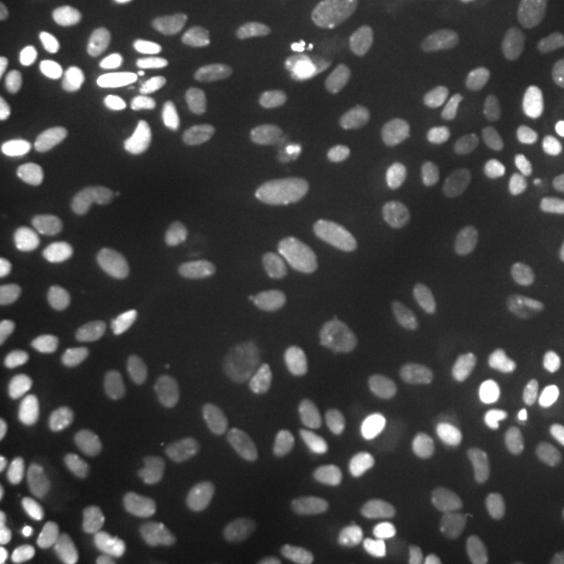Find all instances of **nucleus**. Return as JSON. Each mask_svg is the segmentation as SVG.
Returning <instances> with one entry per match:
<instances>
[{"label": "nucleus", "instance_id": "obj_9", "mask_svg": "<svg viewBox=\"0 0 564 564\" xmlns=\"http://www.w3.org/2000/svg\"><path fill=\"white\" fill-rule=\"evenodd\" d=\"M463 134L449 128H421L405 132L391 142L389 158L403 165L442 162L458 155L464 149Z\"/></svg>", "mask_w": 564, "mask_h": 564}, {"label": "nucleus", "instance_id": "obj_32", "mask_svg": "<svg viewBox=\"0 0 564 564\" xmlns=\"http://www.w3.org/2000/svg\"><path fill=\"white\" fill-rule=\"evenodd\" d=\"M78 76H80L82 86H84L88 99L97 102L99 107H113L120 99L118 82L113 80V76L99 65L82 63Z\"/></svg>", "mask_w": 564, "mask_h": 564}, {"label": "nucleus", "instance_id": "obj_6", "mask_svg": "<svg viewBox=\"0 0 564 564\" xmlns=\"http://www.w3.org/2000/svg\"><path fill=\"white\" fill-rule=\"evenodd\" d=\"M510 393L535 410H564V358L529 364L512 379Z\"/></svg>", "mask_w": 564, "mask_h": 564}, {"label": "nucleus", "instance_id": "obj_19", "mask_svg": "<svg viewBox=\"0 0 564 564\" xmlns=\"http://www.w3.org/2000/svg\"><path fill=\"white\" fill-rule=\"evenodd\" d=\"M542 65V57L521 44H494L473 61V74L481 80L508 74H529Z\"/></svg>", "mask_w": 564, "mask_h": 564}, {"label": "nucleus", "instance_id": "obj_36", "mask_svg": "<svg viewBox=\"0 0 564 564\" xmlns=\"http://www.w3.org/2000/svg\"><path fill=\"white\" fill-rule=\"evenodd\" d=\"M207 207L214 216H218L220 220H226V223H241V220L251 218V214H253L251 203L235 191L212 193V197L207 199Z\"/></svg>", "mask_w": 564, "mask_h": 564}, {"label": "nucleus", "instance_id": "obj_28", "mask_svg": "<svg viewBox=\"0 0 564 564\" xmlns=\"http://www.w3.org/2000/svg\"><path fill=\"white\" fill-rule=\"evenodd\" d=\"M272 130L282 139H318L333 134L337 130V123L318 113H295L276 118L272 123Z\"/></svg>", "mask_w": 564, "mask_h": 564}, {"label": "nucleus", "instance_id": "obj_21", "mask_svg": "<svg viewBox=\"0 0 564 564\" xmlns=\"http://www.w3.org/2000/svg\"><path fill=\"white\" fill-rule=\"evenodd\" d=\"M167 163L170 151L162 137L153 132H142L128 147L123 176L134 184H151L162 178Z\"/></svg>", "mask_w": 564, "mask_h": 564}, {"label": "nucleus", "instance_id": "obj_2", "mask_svg": "<svg viewBox=\"0 0 564 564\" xmlns=\"http://www.w3.org/2000/svg\"><path fill=\"white\" fill-rule=\"evenodd\" d=\"M195 524L205 542L232 558H249L260 545V535L249 512L220 496H207L195 508Z\"/></svg>", "mask_w": 564, "mask_h": 564}, {"label": "nucleus", "instance_id": "obj_39", "mask_svg": "<svg viewBox=\"0 0 564 564\" xmlns=\"http://www.w3.org/2000/svg\"><path fill=\"white\" fill-rule=\"evenodd\" d=\"M18 34V21L7 7H0V41L9 42Z\"/></svg>", "mask_w": 564, "mask_h": 564}, {"label": "nucleus", "instance_id": "obj_26", "mask_svg": "<svg viewBox=\"0 0 564 564\" xmlns=\"http://www.w3.org/2000/svg\"><path fill=\"white\" fill-rule=\"evenodd\" d=\"M521 212L531 218H547L564 212V182L542 181L527 184L519 195Z\"/></svg>", "mask_w": 564, "mask_h": 564}, {"label": "nucleus", "instance_id": "obj_30", "mask_svg": "<svg viewBox=\"0 0 564 564\" xmlns=\"http://www.w3.org/2000/svg\"><path fill=\"white\" fill-rule=\"evenodd\" d=\"M44 172V149L41 142L23 141L11 153V176L23 188L34 186Z\"/></svg>", "mask_w": 564, "mask_h": 564}, {"label": "nucleus", "instance_id": "obj_14", "mask_svg": "<svg viewBox=\"0 0 564 564\" xmlns=\"http://www.w3.org/2000/svg\"><path fill=\"white\" fill-rule=\"evenodd\" d=\"M223 82L220 63L209 55H197L186 61L176 84L174 102L182 113H197L212 101Z\"/></svg>", "mask_w": 564, "mask_h": 564}, {"label": "nucleus", "instance_id": "obj_4", "mask_svg": "<svg viewBox=\"0 0 564 564\" xmlns=\"http://www.w3.org/2000/svg\"><path fill=\"white\" fill-rule=\"evenodd\" d=\"M431 545V531L416 521H387L364 527L358 547L375 558H408Z\"/></svg>", "mask_w": 564, "mask_h": 564}, {"label": "nucleus", "instance_id": "obj_15", "mask_svg": "<svg viewBox=\"0 0 564 564\" xmlns=\"http://www.w3.org/2000/svg\"><path fill=\"white\" fill-rule=\"evenodd\" d=\"M147 510V496L137 485L113 484L105 485L95 491L88 502L86 512L95 523L105 527H118L139 519Z\"/></svg>", "mask_w": 564, "mask_h": 564}, {"label": "nucleus", "instance_id": "obj_43", "mask_svg": "<svg viewBox=\"0 0 564 564\" xmlns=\"http://www.w3.org/2000/svg\"><path fill=\"white\" fill-rule=\"evenodd\" d=\"M556 321L564 324V297L558 302V305H556Z\"/></svg>", "mask_w": 564, "mask_h": 564}, {"label": "nucleus", "instance_id": "obj_10", "mask_svg": "<svg viewBox=\"0 0 564 564\" xmlns=\"http://www.w3.org/2000/svg\"><path fill=\"white\" fill-rule=\"evenodd\" d=\"M28 485L39 502L61 505L78 494L80 475L59 456L41 454L28 466Z\"/></svg>", "mask_w": 564, "mask_h": 564}, {"label": "nucleus", "instance_id": "obj_5", "mask_svg": "<svg viewBox=\"0 0 564 564\" xmlns=\"http://www.w3.org/2000/svg\"><path fill=\"white\" fill-rule=\"evenodd\" d=\"M375 39H377V34L372 28L356 25V28L341 30V32L314 34L305 41L303 51L310 59L316 61L326 69L341 72V69H351L358 63H362Z\"/></svg>", "mask_w": 564, "mask_h": 564}, {"label": "nucleus", "instance_id": "obj_38", "mask_svg": "<svg viewBox=\"0 0 564 564\" xmlns=\"http://www.w3.org/2000/svg\"><path fill=\"white\" fill-rule=\"evenodd\" d=\"M23 529L11 517H0V554H11L20 547Z\"/></svg>", "mask_w": 564, "mask_h": 564}, {"label": "nucleus", "instance_id": "obj_3", "mask_svg": "<svg viewBox=\"0 0 564 564\" xmlns=\"http://www.w3.org/2000/svg\"><path fill=\"white\" fill-rule=\"evenodd\" d=\"M303 262L297 247L279 241L262 274L249 282V300L263 310H281L293 302L302 289Z\"/></svg>", "mask_w": 564, "mask_h": 564}, {"label": "nucleus", "instance_id": "obj_42", "mask_svg": "<svg viewBox=\"0 0 564 564\" xmlns=\"http://www.w3.org/2000/svg\"><path fill=\"white\" fill-rule=\"evenodd\" d=\"M554 498H556V505L564 512V479L561 484L556 485V494H554Z\"/></svg>", "mask_w": 564, "mask_h": 564}, {"label": "nucleus", "instance_id": "obj_44", "mask_svg": "<svg viewBox=\"0 0 564 564\" xmlns=\"http://www.w3.org/2000/svg\"><path fill=\"white\" fill-rule=\"evenodd\" d=\"M276 151H289V144H286V142H279V144H276Z\"/></svg>", "mask_w": 564, "mask_h": 564}, {"label": "nucleus", "instance_id": "obj_11", "mask_svg": "<svg viewBox=\"0 0 564 564\" xmlns=\"http://www.w3.org/2000/svg\"><path fill=\"white\" fill-rule=\"evenodd\" d=\"M63 447L78 466L97 473L116 468L126 456V447L120 437L105 429L72 431L69 435H65Z\"/></svg>", "mask_w": 564, "mask_h": 564}, {"label": "nucleus", "instance_id": "obj_27", "mask_svg": "<svg viewBox=\"0 0 564 564\" xmlns=\"http://www.w3.org/2000/svg\"><path fill=\"white\" fill-rule=\"evenodd\" d=\"M80 141L102 160H116L126 151V139L111 121L88 120L80 126Z\"/></svg>", "mask_w": 564, "mask_h": 564}, {"label": "nucleus", "instance_id": "obj_37", "mask_svg": "<svg viewBox=\"0 0 564 564\" xmlns=\"http://www.w3.org/2000/svg\"><path fill=\"white\" fill-rule=\"evenodd\" d=\"M21 230L20 212L7 195H0V241H13Z\"/></svg>", "mask_w": 564, "mask_h": 564}, {"label": "nucleus", "instance_id": "obj_8", "mask_svg": "<svg viewBox=\"0 0 564 564\" xmlns=\"http://www.w3.org/2000/svg\"><path fill=\"white\" fill-rule=\"evenodd\" d=\"M500 274L508 286L519 291L558 289L564 281V260L550 249H523L506 258Z\"/></svg>", "mask_w": 564, "mask_h": 564}, {"label": "nucleus", "instance_id": "obj_29", "mask_svg": "<svg viewBox=\"0 0 564 564\" xmlns=\"http://www.w3.org/2000/svg\"><path fill=\"white\" fill-rule=\"evenodd\" d=\"M265 93L270 101L289 109H314L324 101V95L318 88L302 82L282 80V78L270 82Z\"/></svg>", "mask_w": 564, "mask_h": 564}, {"label": "nucleus", "instance_id": "obj_31", "mask_svg": "<svg viewBox=\"0 0 564 564\" xmlns=\"http://www.w3.org/2000/svg\"><path fill=\"white\" fill-rule=\"evenodd\" d=\"M330 167H333V158L328 153H307L282 170L281 186L291 191L302 188L310 182L323 178Z\"/></svg>", "mask_w": 564, "mask_h": 564}, {"label": "nucleus", "instance_id": "obj_35", "mask_svg": "<svg viewBox=\"0 0 564 564\" xmlns=\"http://www.w3.org/2000/svg\"><path fill=\"white\" fill-rule=\"evenodd\" d=\"M247 123V116L241 107H223L199 126V132L207 139H232L239 137Z\"/></svg>", "mask_w": 564, "mask_h": 564}, {"label": "nucleus", "instance_id": "obj_12", "mask_svg": "<svg viewBox=\"0 0 564 564\" xmlns=\"http://www.w3.org/2000/svg\"><path fill=\"white\" fill-rule=\"evenodd\" d=\"M431 258L421 249H395L379 256L366 268V282L375 291H400L421 281Z\"/></svg>", "mask_w": 564, "mask_h": 564}, {"label": "nucleus", "instance_id": "obj_34", "mask_svg": "<svg viewBox=\"0 0 564 564\" xmlns=\"http://www.w3.org/2000/svg\"><path fill=\"white\" fill-rule=\"evenodd\" d=\"M74 113H76L74 99L67 93L57 90V93H51L41 102L39 121H41V126L46 132H61V130H65L72 123Z\"/></svg>", "mask_w": 564, "mask_h": 564}, {"label": "nucleus", "instance_id": "obj_17", "mask_svg": "<svg viewBox=\"0 0 564 564\" xmlns=\"http://www.w3.org/2000/svg\"><path fill=\"white\" fill-rule=\"evenodd\" d=\"M105 39L121 53H144L162 42L163 28L141 11H126L105 23Z\"/></svg>", "mask_w": 564, "mask_h": 564}, {"label": "nucleus", "instance_id": "obj_1", "mask_svg": "<svg viewBox=\"0 0 564 564\" xmlns=\"http://www.w3.org/2000/svg\"><path fill=\"white\" fill-rule=\"evenodd\" d=\"M223 379L209 372H181L155 384L142 403V419L155 431H167L181 421L182 410H214L226 400Z\"/></svg>", "mask_w": 564, "mask_h": 564}, {"label": "nucleus", "instance_id": "obj_41", "mask_svg": "<svg viewBox=\"0 0 564 564\" xmlns=\"http://www.w3.org/2000/svg\"><path fill=\"white\" fill-rule=\"evenodd\" d=\"M232 7H239V9H247V7H253V4H260L263 0H228Z\"/></svg>", "mask_w": 564, "mask_h": 564}, {"label": "nucleus", "instance_id": "obj_25", "mask_svg": "<svg viewBox=\"0 0 564 564\" xmlns=\"http://www.w3.org/2000/svg\"><path fill=\"white\" fill-rule=\"evenodd\" d=\"M324 239L333 256L345 262H354L360 253V237L351 212L345 203H333L324 218Z\"/></svg>", "mask_w": 564, "mask_h": 564}, {"label": "nucleus", "instance_id": "obj_24", "mask_svg": "<svg viewBox=\"0 0 564 564\" xmlns=\"http://www.w3.org/2000/svg\"><path fill=\"white\" fill-rule=\"evenodd\" d=\"M375 456L362 444H347L330 464V485L335 491L351 494L372 481Z\"/></svg>", "mask_w": 564, "mask_h": 564}, {"label": "nucleus", "instance_id": "obj_16", "mask_svg": "<svg viewBox=\"0 0 564 564\" xmlns=\"http://www.w3.org/2000/svg\"><path fill=\"white\" fill-rule=\"evenodd\" d=\"M364 84L383 95H412L421 88L419 63L403 53H384L368 65Z\"/></svg>", "mask_w": 564, "mask_h": 564}, {"label": "nucleus", "instance_id": "obj_20", "mask_svg": "<svg viewBox=\"0 0 564 564\" xmlns=\"http://www.w3.org/2000/svg\"><path fill=\"white\" fill-rule=\"evenodd\" d=\"M370 199L377 209L379 220L393 228L403 230L414 218V202L410 184L398 176H379L370 186Z\"/></svg>", "mask_w": 564, "mask_h": 564}, {"label": "nucleus", "instance_id": "obj_22", "mask_svg": "<svg viewBox=\"0 0 564 564\" xmlns=\"http://www.w3.org/2000/svg\"><path fill=\"white\" fill-rule=\"evenodd\" d=\"M524 529L538 554L545 558H564V514L556 508L531 506L524 512Z\"/></svg>", "mask_w": 564, "mask_h": 564}, {"label": "nucleus", "instance_id": "obj_18", "mask_svg": "<svg viewBox=\"0 0 564 564\" xmlns=\"http://www.w3.org/2000/svg\"><path fill=\"white\" fill-rule=\"evenodd\" d=\"M34 351L42 360L65 372H76L86 364L88 345L80 330L72 326H48L34 339Z\"/></svg>", "mask_w": 564, "mask_h": 564}, {"label": "nucleus", "instance_id": "obj_7", "mask_svg": "<svg viewBox=\"0 0 564 564\" xmlns=\"http://www.w3.org/2000/svg\"><path fill=\"white\" fill-rule=\"evenodd\" d=\"M134 260L126 253H109L84 263L69 282V300L78 305L101 302L134 274Z\"/></svg>", "mask_w": 564, "mask_h": 564}, {"label": "nucleus", "instance_id": "obj_13", "mask_svg": "<svg viewBox=\"0 0 564 564\" xmlns=\"http://www.w3.org/2000/svg\"><path fill=\"white\" fill-rule=\"evenodd\" d=\"M274 162V149L265 144H228L205 149L195 158L202 176H239Z\"/></svg>", "mask_w": 564, "mask_h": 564}, {"label": "nucleus", "instance_id": "obj_40", "mask_svg": "<svg viewBox=\"0 0 564 564\" xmlns=\"http://www.w3.org/2000/svg\"><path fill=\"white\" fill-rule=\"evenodd\" d=\"M15 128H18V121L13 116H9V113L0 116V153H7L9 142L13 141Z\"/></svg>", "mask_w": 564, "mask_h": 564}, {"label": "nucleus", "instance_id": "obj_23", "mask_svg": "<svg viewBox=\"0 0 564 564\" xmlns=\"http://www.w3.org/2000/svg\"><path fill=\"white\" fill-rule=\"evenodd\" d=\"M63 297V289L48 279H25L4 286L2 303L18 314H42L53 310Z\"/></svg>", "mask_w": 564, "mask_h": 564}, {"label": "nucleus", "instance_id": "obj_33", "mask_svg": "<svg viewBox=\"0 0 564 564\" xmlns=\"http://www.w3.org/2000/svg\"><path fill=\"white\" fill-rule=\"evenodd\" d=\"M312 214V203L300 193H293L291 188H282L276 193H270L262 203V216L270 223H279L284 218L303 220Z\"/></svg>", "mask_w": 564, "mask_h": 564}]
</instances>
